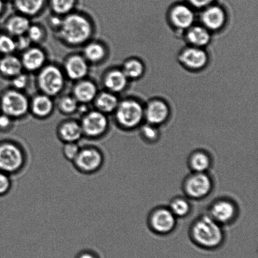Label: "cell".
<instances>
[{
  "label": "cell",
  "instance_id": "cell-1",
  "mask_svg": "<svg viewBox=\"0 0 258 258\" xmlns=\"http://www.w3.org/2000/svg\"><path fill=\"white\" fill-rule=\"evenodd\" d=\"M195 244L202 249H218L224 243L225 234L222 225L212 219L208 214L197 217L189 230Z\"/></svg>",
  "mask_w": 258,
  "mask_h": 258
},
{
  "label": "cell",
  "instance_id": "cell-2",
  "mask_svg": "<svg viewBox=\"0 0 258 258\" xmlns=\"http://www.w3.org/2000/svg\"><path fill=\"white\" fill-rule=\"evenodd\" d=\"M60 39L72 46L87 44L92 37L93 26L87 16L79 13H71L63 18L58 30Z\"/></svg>",
  "mask_w": 258,
  "mask_h": 258
},
{
  "label": "cell",
  "instance_id": "cell-3",
  "mask_svg": "<svg viewBox=\"0 0 258 258\" xmlns=\"http://www.w3.org/2000/svg\"><path fill=\"white\" fill-rule=\"evenodd\" d=\"M27 154L21 144L12 140L0 141V171L14 175L26 166Z\"/></svg>",
  "mask_w": 258,
  "mask_h": 258
},
{
  "label": "cell",
  "instance_id": "cell-4",
  "mask_svg": "<svg viewBox=\"0 0 258 258\" xmlns=\"http://www.w3.org/2000/svg\"><path fill=\"white\" fill-rule=\"evenodd\" d=\"M64 72L55 65H45L39 70L37 76V85L42 93L54 97L62 92L65 85Z\"/></svg>",
  "mask_w": 258,
  "mask_h": 258
},
{
  "label": "cell",
  "instance_id": "cell-5",
  "mask_svg": "<svg viewBox=\"0 0 258 258\" xmlns=\"http://www.w3.org/2000/svg\"><path fill=\"white\" fill-rule=\"evenodd\" d=\"M30 102L22 91L12 88L2 93L0 96V112L10 118L21 119L29 113Z\"/></svg>",
  "mask_w": 258,
  "mask_h": 258
},
{
  "label": "cell",
  "instance_id": "cell-6",
  "mask_svg": "<svg viewBox=\"0 0 258 258\" xmlns=\"http://www.w3.org/2000/svg\"><path fill=\"white\" fill-rule=\"evenodd\" d=\"M104 162V154L101 149L96 146L87 145L81 146L79 153L72 163L80 173L91 175L100 171Z\"/></svg>",
  "mask_w": 258,
  "mask_h": 258
},
{
  "label": "cell",
  "instance_id": "cell-7",
  "mask_svg": "<svg viewBox=\"0 0 258 258\" xmlns=\"http://www.w3.org/2000/svg\"><path fill=\"white\" fill-rule=\"evenodd\" d=\"M115 113L116 123L124 130H133L138 127L144 116L140 104L134 100H125L118 103Z\"/></svg>",
  "mask_w": 258,
  "mask_h": 258
},
{
  "label": "cell",
  "instance_id": "cell-8",
  "mask_svg": "<svg viewBox=\"0 0 258 258\" xmlns=\"http://www.w3.org/2000/svg\"><path fill=\"white\" fill-rule=\"evenodd\" d=\"M83 137L90 140H98L103 137L109 128L107 115L98 110L89 111L82 116L80 121Z\"/></svg>",
  "mask_w": 258,
  "mask_h": 258
},
{
  "label": "cell",
  "instance_id": "cell-9",
  "mask_svg": "<svg viewBox=\"0 0 258 258\" xmlns=\"http://www.w3.org/2000/svg\"><path fill=\"white\" fill-rule=\"evenodd\" d=\"M213 181L207 173H192L184 179L183 189L189 198L200 200L206 198L213 189Z\"/></svg>",
  "mask_w": 258,
  "mask_h": 258
},
{
  "label": "cell",
  "instance_id": "cell-10",
  "mask_svg": "<svg viewBox=\"0 0 258 258\" xmlns=\"http://www.w3.org/2000/svg\"><path fill=\"white\" fill-rule=\"evenodd\" d=\"M177 218L168 207H158L151 212L149 225L152 231L159 235H168L176 228Z\"/></svg>",
  "mask_w": 258,
  "mask_h": 258
},
{
  "label": "cell",
  "instance_id": "cell-11",
  "mask_svg": "<svg viewBox=\"0 0 258 258\" xmlns=\"http://www.w3.org/2000/svg\"><path fill=\"white\" fill-rule=\"evenodd\" d=\"M210 216L223 226L232 223L238 216L236 203L228 198H219L212 202L209 209Z\"/></svg>",
  "mask_w": 258,
  "mask_h": 258
},
{
  "label": "cell",
  "instance_id": "cell-12",
  "mask_svg": "<svg viewBox=\"0 0 258 258\" xmlns=\"http://www.w3.org/2000/svg\"><path fill=\"white\" fill-rule=\"evenodd\" d=\"M89 63L83 55L75 54L66 60L64 72L66 77L73 81L85 79L89 73Z\"/></svg>",
  "mask_w": 258,
  "mask_h": 258
},
{
  "label": "cell",
  "instance_id": "cell-13",
  "mask_svg": "<svg viewBox=\"0 0 258 258\" xmlns=\"http://www.w3.org/2000/svg\"><path fill=\"white\" fill-rule=\"evenodd\" d=\"M20 60L24 69L30 72H38L45 65L47 56L41 48L30 47L24 50Z\"/></svg>",
  "mask_w": 258,
  "mask_h": 258
},
{
  "label": "cell",
  "instance_id": "cell-14",
  "mask_svg": "<svg viewBox=\"0 0 258 258\" xmlns=\"http://www.w3.org/2000/svg\"><path fill=\"white\" fill-rule=\"evenodd\" d=\"M57 135L58 138L63 143H79L83 138L82 126L80 121L75 120L63 121L58 126Z\"/></svg>",
  "mask_w": 258,
  "mask_h": 258
},
{
  "label": "cell",
  "instance_id": "cell-15",
  "mask_svg": "<svg viewBox=\"0 0 258 258\" xmlns=\"http://www.w3.org/2000/svg\"><path fill=\"white\" fill-rule=\"evenodd\" d=\"M54 104L51 97L40 93L35 95L30 102L29 111L38 119H46L52 115L54 111Z\"/></svg>",
  "mask_w": 258,
  "mask_h": 258
},
{
  "label": "cell",
  "instance_id": "cell-16",
  "mask_svg": "<svg viewBox=\"0 0 258 258\" xmlns=\"http://www.w3.org/2000/svg\"><path fill=\"white\" fill-rule=\"evenodd\" d=\"M97 85L92 80L83 79L78 81L73 90V95L80 104L93 102L98 95Z\"/></svg>",
  "mask_w": 258,
  "mask_h": 258
},
{
  "label": "cell",
  "instance_id": "cell-17",
  "mask_svg": "<svg viewBox=\"0 0 258 258\" xmlns=\"http://www.w3.org/2000/svg\"><path fill=\"white\" fill-rule=\"evenodd\" d=\"M181 62L191 69H201L208 62L207 53L201 48L193 47L186 48L180 55Z\"/></svg>",
  "mask_w": 258,
  "mask_h": 258
},
{
  "label": "cell",
  "instance_id": "cell-18",
  "mask_svg": "<svg viewBox=\"0 0 258 258\" xmlns=\"http://www.w3.org/2000/svg\"><path fill=\"white\" fill-rule=\"evenodd\" d=\"M169 114L168 106L161 100H154L147 108L144 115L148 123L158 126L164 123Z\"/></svg>",
  "mask_w": 258,
  "mask_h": 258
},
{
  "label": "cell",
  "instance_id": "cell-19",
  "mask_svg": "<svg viewBox=\"0 0 258 258\" xmlns=\"http://www.w3.org/2000/svg\"><path fill=\"white\" fill-rule=\"evenodd\" d=\"M170 15L173 25L179 29H188L194 22V12L185 5L179 4L174 7Z\"/></svg>",
  "mask_w": 258,
  "mask_h": 258
},
{
  "label": "cell",
  "instance_id": "cell-20",
  "mask_svg": "<svg viewBox=\"0 0 258 258\" xmlns=\"http://www.w3.org/2000/svg\"><path fill=\"white\" fill-rule=\"evenodd\" d=\"M201 19L207 29L218 30L223 26L226 22V14L221 7L211 6L202 13Z\"/></svg>",
  "mask_w": 258,
  "mask_h": 258
},
{
  "label": "cell",
  "instance_id": "cell-21",
  "mask_svg": "<svg viewBox=\"0 0 258 258\" xmlns=\"http://www.w3.org/2000/svg\"><path fill=\"white\" fill-rule=\"evenodd\" d=\"M128 78L122 70L108 71L103 78V84L107 91L117 93L122 91L127 85Z\"/></svg>",
  "mask_w": 258,
  "mask_h": 258
},
{
  "label": "cell",
  "instance_id": "cell-22",
  "mask_svg": "<svg viewBox=\"0 0 258 258\" xmlns=\"http://www.w3.org/2000/svg\"><path fill=\"white\" fill-rule=\"evenodd\" d=\"M30 25L29 17L19 14L13 15L8 19L5 27L8 34L17 37L26 34Z\"/></svg>",
  "mask_w": 258,
  "mask_h": 258
},
{
  "label": "cell",
  "instance_id": "cell-23",
  "mask_svg": "<svg viewBox=\"0 0 258 258\" xmlns=\"http://www.w3.org/2000/svg\"><path fill=\"white\" fill-rule=\"evenodd\" d=\"M21 60L13 54L4 55L0 58V75L12 78L22 72Z\"/></svg>",
  "mask_w": 258,
  "mask_h": 258
},
{
  "label": "cell",
  "instance_id": "cell-24",
  "mask_svg": "<svg viewBox=\"0 0 258 258\" xmlns=\"http://www.w3.org/2000/svg\"><path fill=\"white\" fill-rule=\"evenodd\" d=\"M212 164L211 156L202 150L194 151L188 159L189 168L194 173H207L211 168Z\"/></svg>",
  "mask_w": 258,
  "mask_h": 258
},
{
  "label": "cell",
  "instance_id": "cell-25",
  "mask_svg": "<svg viewBox=\"0 0 258 258\" xmlns=\"http://www.w3.org/2000/svg\"><path fill=\"white\" fill-rule=\"evenodd\" d=\"M94 101L97 110L105 115L115 112L119 103L117 96L109 91L98 93Z\"/></svg>",
  "mask_w": 258,
  "mask_h": 258
},
{
  "label": "cell",
  "instance_id": "cell-26",
  "mask_svg": "<svg viewBox=\"0 0 258 258\" xmlns=\"http://www.w3.org/2000/svg\"><path fill=\"white\" fill-rule=\"evenodd\" d=\"M83 56L88 63L97 64L105 60L107 49L105 45L99 42H88L83 49Z\"/></svg>",
  "mask_w": 258,
  "mask_h": 258
},
{
  "label": "cell",
  "instance_id": "cell-27",
  "mask_svg": "<svg viewBox=\"0 0 258 258\" xmlns=\"http://www.w3.org/2000/svg\"><path fill=\"white\" fill-rule=\"evenodd\" d=\"M15 9L20 14L34 17L44 9L45 0H14Z\"/></svg>",
  "mask_w": 258,
  "mask_h": 258
},
{
  "label": "cell",
  "instance_id": "cell-28",
  "mask_svg": "<svg viewBox=\"0 0 258 258\" xmlns=\"http://www.w3.org/2000/svg\"><path fill=\"white\" fill-rule=\"evenodd\" d=\"M187 39L194 46H204L209 44L211 40V34L206 28L194 27L190 28L187 33Z\"/></svg>",
  "mask_w": 258,
  "mask_h": 258
},
{
  "label": "cell",
  "instance_id": "cell-29",
  "mask_svg": "<svg viewBox=\"0 0 258 258\" xmlns=\"http://www.w3.org/2000/svg\"><path fill=\"white\" fill-rule=\"evenodd\" d=\"M168 209L177 219L184 218L190 213L191 205L188 199L178 196L172 199Z\"/></svg>",
  "mask_w": 258,
  "mask_h": 258
},
{
  "label": "cell",
  "instance_id": "cell-30",
  "mask_svg": "<svg viewBox=\"0 0 258 258\" xmlns=\"http://www.w3.org/2000/svg\"><path fill=\"white\" fill-rule=\"evenodd\" d=\"M77 5V0H50V5L55 15L61 16L72 13Z\"/></svg>",
  "mask_w": 258,
  "mask_h": 258
},
{
  "label": "cell",
  "instance_id": "cell-31",
  "mask_svg": "<svg viewBox=\"0 0 258 258\" xmlns=\"http://www.w3.org/2000/svg\"><path fill=\"white\" fill-rule=\"evenodd\" d=\"M79 104L73 95H66L60 98L57 105L60 112L69 115L77 113Z\"/></svg>",
  "mask_w": 258,
  "mask_h": 258
},
{
  "label": "cell",
  "instance_id": "cell-32",
  "mask_svg": "<svg viewBox=\"0 0 258 258\" xmlns=\"http://www.w3.org/2000/svg\"><path fill=\"white\" fill-rule=\"evenodd\" d=\"M122 71L128 78H137L143 75L144 66L139 60H130L125 63Z\"/></svg>",
  "mask_w": 258,
  "mask_h": 258
},
{
  "label": "cell",
  "instance_id": "cell-33",
  "mask_svg": "<svg viewBox=\"0 0 258 258\" xmlns=\"http://www.w3.org/2000/svg\"><path fill=\"white\" fill-rule=\"evenodd\" d=\"M16 50V40L14 37L8 34H0V54L12 55Z\"/></svg>",
  "mask_w": 258,
  "mask_h": 258
},
{
  "label": "cell",
  "instance_id": "cell-34",
  "mask_svg": "<svg viewBox=\"0 0 258 258\" xmlns=\"http://www.w3.org/2000/svg\"><path fill=\"white\" fill-rule=\"evenodd\" d=\"M158 126L146 124L141 128V134L142 137L148 143H153L156 142L159 138V131Z\"/></svg>",
  "mask_w": 258,
  "mask_h": 258
},
{
  "label": "cell",
  "instance_id": "cell-35",
  "mask_svg": "<svg viewBox=\"0 0 258 258\" xmlns=\"http://www.w3.org/2000/svg\"><path fill=\"white\" fill-rule=\"evenodd\" d=\"M81 146L79 143L70 142L63 143L62 153L67 161L73 163L77 158L80 150Z\"/></svg>",
  "mask_w": 258,
  "mask_h": 258
},
{
  "label": "cell",
  "instance_id": "cell-36",
  "mask_svg": "<svg viewBox=\"0 0 258 258\" xmlns=\"http://www.w3.org/2000/svg\"><path fill=\"white\" fill-rule=\"evenodd\" d=\"M27 36L32 42L38 43L42 41L45 36L44 29L38 24H31L26 33Z\"/></svg>",
  "mask_w": 258,
  "mask_h": 258
},
{
  "label": "cell",
  "instance_id": "cell-37",
  "mask_svg": "<svg viewBox=\"0 0 258 258\" xmlns=\"http://www.w3.org/2000/svg\"><path fill=\"white\" fill-rule=\"evenodd\" d=\"M29 76L22 72L12 78L13 88H14L15 90L22 91L25 89L27 86L29 85Z\"/></svg>",
  "mask_w": 258,
  "mask_h": 258
},
{
  "label": "cell",
  "instance_id": "cell-38",
  "mask_svg": "<svg viewBox=\"0 0 258 258\" xmlns=\"http://www.w3.org/2000/svg\"><path fill=\"white\" fill-rule=\"evenodd\" d=\"M12 187V181L10 174L0 171V196L9 193Z\"/></svg>",
  "mask_w": 258,
  "mask_h": 258
},
{
  "label": "cell",
  "instance_id": "cell-39",
  "mask_svg": "<svg viewBox=\"0 0 258 258\" xmlns=\"http://www.w3.org/2000/svg\"><path fill=\"white\" fill-rule=\"evenodd\" d=\"M14 119L4 113H0V132H9L14 127Z\"/></svg>",
  "mask_w": 258,
  "mask_h": 258
},
{
  "label": "cell",
  "instance_id": "cell-40",
  "mask_svg": "<svg viewBox=\"0 0 258 258\" xmlns=\"http://www.w3.org/2000/svg\"><path fill=\"white\" fill-rule=\"evenodd\" d=\"M15 40H16L17 50H22V51L29 49L32 44L31 40L26 34L17 37V39Z\"/></svg>",
  "mask_w": 258,
  "mask_h": 258
},
{
  "label": "cell",
  "instance_id": "cell-41",
  "mask_svg": "<svg viewBox=\"0 0 258 258\" xmlns=\"http://www.w3.org/2000/svg\"><path fill=\"white\" fill-rule=\"evenodd\" d=\"M75 258H101L97 252L92 249H83L78 252Z\"/></svg>",
  "mask_w": 258,
  "mask_h": 258
},
{
  "label": "cell",
  "instance_id": "cell-42",
  "mask_svg": "<svg viewBox=\"0 0 258 258\" xmlns=\"http://www.w3.org/2000/svg\"><path fill=\"white\" fill-rule=\"evenodd\" d=\"M188 1L194 7L202 8L209 6L214 0H188Z\"/></svg>",
  "mask_w": 258,
  "mask_h": 258
},
{
  "label": "cell",
  "instance_id": "cell-43",
  "mask_svg": "<svg viewBox=\"0 0 258 258\" xmlns=\"http://www.w3.org/2000/svg\"><path fill=\"white\" fill-rule=\"evenodd\" d=\"M55 15V16L50 18L49 20L50 25L52 28H54V29H56L58 30L59 29L60 25H61L62 19H60L59 15Z\"/></svg>",
  "mask_w": 258,
  "mask_h": 258
},
{
  "label": "cell",
  "instance_id": "cell-44",
  "mask_svg": "<svg viewBox=\"0 0 258 258\" xmlns=\"http://www.w3.org/2000/svg\"><path fill=\"white\" fill-rule=\"evenodd\" d=\"M5 9V3L4 0H0V16L4 13Z\"/></svg>",
  "mask_w": 258,
  "mask_h": 258
},
{
  "label": "cell",
  "instance_id": "cell-45",
  "mask_svg": "<svg viewBox=\"0 0 258 258\" xmlns=\"http://www.w3.org/2000/svg\"><path fill=\"white\" fill-rule=\"evenodd\" d=\"M8 1H14V0H8Z\"/></svg>",
  "mask_w": 258,
  "mask_h": 258
},
{
  "label": "cell",
  "instance_id": "cell-46",
  "mask_svg": "<svg viewBox=\"0 0 258 258\" xmlns=\"http://www.w3.org/2000/svg\"><path fill=\"white\" fill-rule=\"evenodd\" d=\"M1 57H2V55L0 54V58H1Z\"/></svg>",
  "mask_w": 258,
  "mask_h": 258
}]
</instances>
